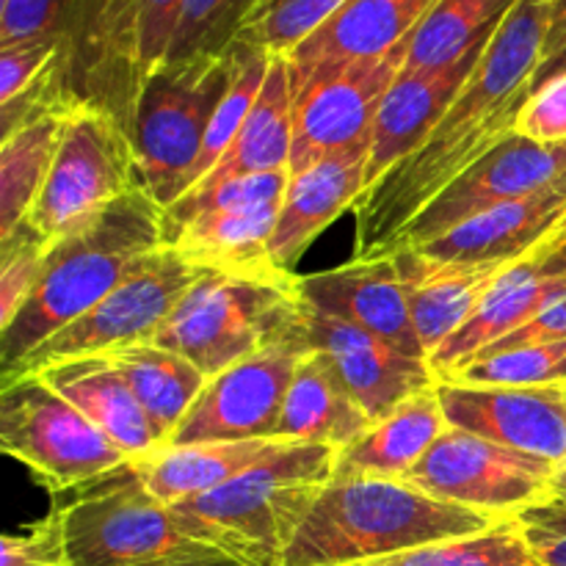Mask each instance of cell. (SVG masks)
<instances>
[{
  "instance_id": "1",
  "label": "cell",
  "mask_w": 566,
  "mask_h": 566,
  "mask_svg": "<svg viewBox=\"0 0 566 566\" xmlns=\"http://www.w3.org/2000/svg\"><path fill=\"white\" fill-rule=\"evenodd\" d=\"M553 0H517L429 138L354 208V258H385L398 232L459 175L514 133L551 36Z\"/></svg>"
},
{
  "instance_id": "2",
  "label": "cell",
  "mask_w": 566,
  "mask_h": 566,
  "mask_svg": "<svg viewBox=\"0 0 566 566\" xmlns=\"http://www.w3.org/2000/svg\"><path fill=\"white\" fill-rule=\"evenodd\" d=\"M160 247L164 208L144 188L55 238L31 298L0 332V368H14L48 337L86 315Z\"/></svg>"
},
{
  "instance_id": "3",
  "label": "cell",
  "mask_w": 566,
  "mask_h": 566,
  "mask_svg": "<svg viewBox=\"0 0 566 566\" xmlns=\"http://www.w3.org/2000/svg\"><path fill=\"white\" fill-rule=\"evenodd\" d=\"M501 520L426 495L403 479H332L282 566H357L473 536Z\"/></svg>"
},
{
  "instance_id": "4",
  "label": "cell",
  "mask_w": 566,
  "mask_h": 566,
  "mask_svg": "<svg viewBox=\"0 0 566 566\" xmlns=\"http://www.w3.org/2000/svg\"><path fill=\"white\" fill-rule=\"evenodd\" d=\"M337 448L285 442L219 490L175 503L193 539L243 566H282L321 492L335 479Z\"/></svg>"
},
{
  "instance_id": "5",
  "label": "cell",
  "mask_w": 566,
  "mask_h": 566,
  "mask_svg": "<svg viewBox=\"0 0 566 566\" xmlns=\"http://www.w3.org/2000/svg\"><path fill=\"white\" fill-rule=\"evenodd\" d=\"M296 276L205 271L153 343L191 359L210 379L271 346L310 340L307 310L298 296Z\"/></svg>"
},
{
  "instance_id": "6",
  "label": "cell",
  "mask_w": 566,
  "mask_h": 566,
  "mask_svg": "<svg viewBox=\"0 0 566 566\" xmlns=\"http://www.w3.org/2000/svg\"><path fill=\"white\" fill-rule=\"evenodd\" d=\"M70 566H175L224 556L193 539L144 481L136 459L53 495Z\"/></svg>"
},
{
  "instance_id": "7",
  "label": "cell",
  "mask_w": 566,
  "mask_h": 566,
  "mask_svg": "<svg viewBox=\"0 0 566 566\" xmlns=\"http://www.w3.org/2000/svg\"><path fill=\"white\" fill-rule=\"evenodd\" d=\"M238 50L164 64L147 75L133 105L130 130L142 186L160 208L191 188L205 133L235 77Z\"/></svg>"
},
{
  "instance_id": "8",
  "label": "cell",
  "mask_w": 566,
  "mask_h": 566,
  "mask_svg": "<svg viewBox=\"0 0 566 566\" xmlns=\"http://www.w3.org/2000/svg\"><path fill=\"white\" fill-rule=\"evenodd\" d=\"M291 171L235 177L193 188L164 210V243L202 271L271 276V238Z\"/></svg>"
},
{
  "instance_id": "9",
  "label": "cell",
  "mask_w": 566,
  "mask_h": 566,
  "mask_svg": "<svg viewBox=\"0 0 566 566\" xmlns=\"http://www.w3.org/2000/svg\"><path fill=\"white\" fill-rule=\"evenodd\" d=\"M136 188H144L142 171L125 122L99 105L75 99L64 116L42 193L22 227L50 247Z\"/></svg>"
},
{
  "instance_id": "10",
  "label": "cell",
  "mask_w": 566,
  "mask_h": 566,
  "mask_svg": "<svg viewBox=\"0 0 566 566\" xmlns=\"http://www.w3.org/2000/svg\"><path fill=\"white\" fill-rule=\"evenodd\" d=\"M0 448L25 464L50 495L75 490L130 462L39 374L3 379Z\"/></svg>"
},
{
  "instance_id": "11",
  "label": "cell",
  "mask_w": 566,
  "mask_h": 566,
  "mask_svg": "<svg viewBox=\"0 0 566 566\" xmlns=\"http://www.w3.org/2000/svg\"><path fill=\"white\" fill-rule=\"evenodd\" d=\"M202 274L205 271L199 265H193L177 249L164 243L153 254H147L86 315L48 337L42 346L22 357L14 368L3 370V379L36 374L44 365L61 363V359L103 354L116 346H125V343L153 340L160 326L166 324V318L175 313L188 287Z\"/></svg>"
},
{
  "instance_id": "12",
  "label": "cell",
  "mask_w": 566,
  "mask_h": 566,
  "mask_svg": "<svg viewBox=\"0 0 566 566\" xmlns=\"http://www.w3.org/2000/svg\"><path fill=\"white\" fill-rule=\"evenodd\" d=\"M562 468L448 426L403 481L426 495L497 520L520 517L551 497Z\"/></svg>"
},
{
  "instance_id": "13",
  "label": "cell",
  "mask_w": 566,
  "mask_h": 566,
  "mask_svg": "<svg viewBox=\"0 0 566 566\" xmlns=\"http://www.w3.org/2000/svg\"><path fill=\"white\" fill-rule=\"evenodd\" d=\"M307 352L310 340L280 343L210 376L164 448L276 440L287 387Z\"/></svg>"
},
{
  "instance_id": "14",
  "label": "cell",
  "mask_w": 566,
  "mask_h": 566,
  "mask_svg": "<svg viewBox=\"0 0 566 566\" xmlns=\"http://www.w3.org/2000/svg\"><path fill=\"white\" fill-rule=\"evenodd\" d=\"M566 177V142L539 144L512 133L492 153L475 160L440 197L426 205L396 235L387 254L398 249H420L451 232L453 227L475 219L484 210L512 199L531 197Z\"/></svg>"
},
{
  "instance_id": "15",
  "label": "cell",
  "mask_w": 566,
  "mask_h": 566,
  "mask_svg": "<svg viewBox=\"0 0 566 566\" xmlns=\"http://www.w3.org/2000/svg\"><path fill=\"white\" fill-rule=\"evenodd\" d=\"M409 39L379 59L332 66L296 86L291 175L370 136L376 111L407 64Z\"/></svg>"
},
{
  "instance_id": "16",
  "label": "cell",
  "mask_w": 566,
  "mask_h": 566,
  "mask_svg": "<svg viewBox=\"0 0 566 566\" xmlns=\"http://www.w3.org/2000/svg\"><path fill=\"white\" fill-rule=\"evenodd\" d=\"M566 293V227L531 249L523 258L512 260L497 274L484 302L479 304L470 321L459 326L440 348L429 357L437 379L451 376L470 359L481 357L486 348L501 343L520 326L542 313L551 302Z\"/></svg>"
},
{
  "instance_id": "17",
  "label": "cell",
  "mask_w": 566,
  "mask_h": 566,
  "mask_svg": "<svg viewBox=\"0 0 566 566\" xmlns=\"http://www.w3.org/2000/svg\"><path fill=\"white\" fill-rule=\"evenodd\" d=\"M448 426L566 470V385L484 387L437 381Z\"/></svg>"
},
{
  "instance_id": "18",
  "label": "cell",
  "mask_w": 566,
  "mask_h": 566,
  "mask_svg": "<svg viewBox=\"0 0 566 566\" xmlns=\"http://www.w3.org/2000/svg\"><path fill=\"white\" fill-rule=\"evenodd\" d=\"M304 310L310 346L329 359L335 374L374 423L440 381L429 359L412 357L392 343L310 304H304Z\"/></svg>"
},
{
  "instance_id": "19",
  "label": "cell",
  "mask_w": 566,
  "mask_h": 566,
  "mask_svg": "<svg viewBox=\"0 0 566 566\" xmlns=\"http://www.w3.org/2000/svg\"><path fill=\"white\" fill-rule=\"evenodd\" d=\"M296 287L302 302L310 307L348 321L412 357L429 359L415 332L407 293L392 254L368 260L354 258L352 263L337 269L296 276Z\"/></svg>"
},
{
  "instance_id": "20",
  "label": "cell",
  "mask_w": 566,
  "mask_h": 566,
  "mask_svg": "<svg viewBox=\"0 0 566 566\" xmlns=\"http://www.w3.org/2000/svg\"><path fill=\"white\" fill-rule=\"evenodd\" d=\"M368 155L370 136H365L363 142L337 149L298 175H291L269 249L271 265L280 274L296 276L298 260L315 238L346 210L357 208L359 197L368 191Z\"/></svg>"
},
{
  "instance_id": "21",
  "label": "cell",
  "mask_w": 566,
  "mask_h": 566,
  "mask_svg": "<svg viewBox=\"0 0 566 566\" xmlns=\"http://www.w3.org/2000/svg\"><path fill=\"white\" fill-rule=\"evenodd\" d=\"M490 39L475 44L464 59L453 61L451 66H442V70H401V75L387 88L385 99L376 111L374 127H370L368 188L379 182L392 166L409 158L434 133V127L440 125L464 83L473 75Z\"/></svg>"
},
{
  "instance_id": "22",
  "label": "cell",
  "mask_w": 566,
  "mask_h": 566,
  "mask_svg": "<svg viewBox=\"0 0 566 566\" xmlns=\"http://www.w3.org/2000/svg\"><path fill=\"white\" fill-rule=\"evenodd\" d=\"M437 0H348L291 55L293 83L332 66L379 59L401 48Z\"/></svg>"
},
{
  "instance_id": "23",
  "label": "cell",
  "mask_w": 566,
  "mask_h": 566,
  "mask_svg": "<svg viewBox=\"0 0 566 566\" xmlns=\"http://www.w3.org/2000/svg\"><path fill=\"white\" fill-rule=\"evenodd\" d=\"M392 258L401 274L415 332L429 357L459 326L468 324L497 274L512 263V260H490V263L434 260L420 249H398Z\"/></svg>"
},
{
  "instance_id": "24",
  "label": "cell",
  "mask_w": 566,
  "mask_h": 566,
  "mask_svg": "<svg viewBox=\"0 0 566 566\" xmlns=\"http://www.w3.org/2000/svg\"><path fill=\"white\" fill-rule=\"evenodd\" d=\"M566 227V177L531 193L484 210L475 219L453 227L442 238L420 247L434 260L457 263H490L517 260L562 232Z\"/></svg>"
},
{
  "instance_id": "25",
  "label": "cell",
  "mask_w": 566,
  "mask_h": 566,
  "mask_svg": "<svg viewBox=\"0 0 566 566\" xmlns=\"http://www.w3.org/2000/svg\"><path fill=\"white\" fill-rule=\"evenodd\" d=\"M36 374L130 459H147L164 448V437L105 354L61 359Z\"/></svg>"
},
{
  "instance_id": "26",
  "label": "cell",
  "mask_w": 566,
  "mask_h": 566,
  "mask_svg": "<svg viewBox=\"0 0 566 566\" xmlns=\"http://www.w3.org/2000/svg\"><path fill=\"white\" fill-rule=\"evenodd\" d=\"M293 114H296V83L287 55H271L263 88L243 122L224 158L193 188H210L235 177L291 171ZM191 188V191H193ZM188 193V191H186Z\"/></svg>"
},
{
  "instance_id": "27",
  "label": "cell",
  "mask_w": 566,
  "mask_h": 566,
  "mask_svg": "<svg viewBox=\"0 0 566 566\" xmlns=\"http://www.w3.org/2000/svg\"><path fill=\"white\" fill-rule=\"evenodd\" d=\"M446 431L448 418L434 385L403 401L387 418L376 420L352 446L340 448L335 459V479H407Z\"/></svg>"
},
{
  "instance_id": "28",
  "label": "cell",
  "mask_w": 566,
  "mask_h": 566,
  "mask_svg": "<svg viewBox=\"0 0 566 566\" xmlns=\"http://www.w3.org/2000/svg\"><path fill=\"white\" fill-rule=\"evenodd\" d=\"M370 426L374 420L348 392L329 359L315 348L304 354L282 403L276 440L329 446L340 451L363 437Z\"/></svg>"
},
{
  "instance_id": "29",
  "label": "cell",
  "mask_w": 566,
  "mask_h": 566,
  "mask_svg": "<svg viewBox=\"0 0 566 566\" xmlns=\"http://www.w3.org/2000/svg\"><path fill=\"white\" fill-rule=\"evenodd\" d=\"M72 97L53 99L3 133L0 147V241L9 238L36 205L59 149Z\"/></svg>"
},
{
  "instance_id": "30",
  "label": "cell",
  "mask_w": 566,
  "mask_h": 566,
  "mask_svg": "<svg viewBox=\"0 0 566 566\" xmlns=\"http://www.w3.org/2000/svg\"><path fill=\"white\" fill-rule=\"evenodd\" d=\"M287 440H241V442H202V446L160 448L147 459H136L149 490L166 503L188 501L219 490L227 481L252 470Z\"/></svg>"
},
{
  "instance_id": "31",
  "label": "cell",
  "mask_w": 566,
  "mask_h": 566,
  "mask_svg": "<svg viewBox=\"0 0 566 566\" xmlns=\"http://www.w3.org/2000/svg\"><path fill=\"white\" fill-rule=\"evenodd\" d=\"M103 354L119 370L122 379L130 385L133 396L149 415L166 446L202 392L208 376L191 359L153 340L125 343V346H116Z\"/></svg>"
},
{
  "instance_id": "32",
  "label": "cell",
  "mask_w": 566,
  "mask_h": 566,
  "mask_svg": "<svg viewBox=\"0 0 566 566\" xmlns=\"http://www.w3.org/2000/svg\"><path fill=\"white\" fill-rule=\"evenodd\" d=\"M517 0H437L409 36V72H429L464 59L475 44L486 42Z\"/></svg>"
},
{
  "instance_id": "33",
  "label": "cell",
  "mask_w": 566,
  "mask_h": 566,
  "mask_svg": "<svg viewBox=\"0 0 566 566\" xmlns=\"http://www.w3.org/2000/svg\"><path fill=\"white\" fill-rule=\"evenodd\" d=\"M357 566H545L517 517L501 520L473 536L437 542L401 556Z\"/></svg>"
},
{
  "instance_id": "34",
  "label": "cell",
  "mask_w": 566,
  "mask_h": 566,
  "mask_svg": "<svg viewBox=\"0 0 566 566\" xmlns=\"http://www.w3.org/2000/svg\"><path fill=\"white\" fill-rule=\"evenodd\" d=\"M260 6L263 0H182L164 64L227 53Z\"/></svg>"
},
{
  "instance_id": "35",
  "label": "cell",
  "mask_w": 566,
  "mask_h": 566,
  "mask_svg": "<svg viewBox=\"0 0 566 566\" xmlns=\"http://www.w3.org/2000/svg\"><path fill=\"white\" fill-rule=\"evenodd\" d=\"M446 381L484 387H551L566 385V340L490 352L470 359Z\"/></svg>"
},
{
  "instance_id": "36",
  "label": "cell",
  "mask_w": 566,
  "mask_h": 566,
  "mask_svg": "<svg viewBox=\"0 0 566 566\" xmlns=\"http://www.w3.org/2000/svg\"><path fill=\"white\" fill-rule=\"evenodd\" d=\"M348 0H263L235 44L263 55H291Z\"/></svg>"
},
{
  "instance_id": "37",
  "label": "cell",
  "mask_w": 566,
  "mask_h": 566,
  "mask_svg": "<svg viewBox=\"0 0 566 566\" xmlns=\"http://www.w3.org/2000/svg\"><path fill=\"white\" fill-rule=\"evenodd\" d=\"M0 249H3L0 252V332H3L22 304L31 298L42 274L48 243L20 224L0 241Z\"/></svg>"
},
{
  "instance_id": "38",
  "label": "cell",
  "mask_w": 566,
  "mask_h": 566,
  "mask_svg": "<svg viewBox=\"0 0 566 566\" xmlns=\"http://www.w3.org/2000/svg\"><path fill=\"white\" fill-rule=\"evenodd\" d=\"M77 0H0V48L33 39H64Z\"/></svg>"
},
{
  "instance_id": "39",
  "label": "cell",
  "mask_w": 566,
  "mask_h": 566,
  "mask_svg": "<svg viewBox=\"0 0 566 566\" xmlns=\"http://www.w3.org/2000/svg\"><path fill=\"white\" fill-rule=\"evenodd\" d=\"M514 133L539 144L566 142V70L531 88L514 122Z\"/></svg>"
},
{
  "instance_id": "40",
  "label": "cell",
  "mask_w": 566,
  "mask_h": 566,
  "mask_svg": "<svg viewBox=\"0 0 566 566\" xmlns=\"http://www.w3.org/2000/svg\"><path fill=\"white\" fill-rule=\"evenodd\" d=\"M3 566H70L59 514L50 509L48 517L20 534H6L0 545Z\"/></svg>"
},
{
  "instance_id": "41",
  "label": "cell",
  "mask_w": 566,
  "mask_h": 566,
  "mask_svg": "<svg viewBox=\"0 0 566 566\" xmlns=\"http://www.w3.org/2000/svg\"><path fill=\"white\" fill-rule=\"evenodd\" d=\"M182 0H136L138 14V72L142 83L164 66L175 36Z\"/></svg>"
},
{
  "instance_id": "42",
  "label": "cell",
  "mask_w": 566,
  "mask_h": 566,
  "mask_svg": "<svg viewBox=\"0 0 566 566\" xmlns=\"http://www.w3.org/2000/svg\"><path fill=\"white\" fill-rule=\"evenodd\" d=\"M556 340H566V293L564 296H558L556 302L547 304L536 318H531L528 324L520 326L517 332H512V335L503 337L501 343L486 348L484 354L506 352V348H517V346H531V343H556Z\"/></svg>"
},
{
  "instance_id": "43",
  "label": "cell",
  "mask_w": 566,
  "mask_h": 566,
  "mask_svg": "<svg viewBox=\"0 0 566 566\" xmlns=\"http://www.w3.org/2000/svg\"><path fill=\"white\" fill-rule=\"evenodd\" d=\"M517 520L531 536H566V470L558 475L551 497L523 512Z\"/></svg>"
},
{
  "instance_id": "44",
  "label": "cell",
  "mask_w": 566,
  "mask_h": 566,
  "mask_svg": "<svg viewBox=\"0 0 566 566\" xmlns=\"http://www.w3.org/2000/svg\"><path fill=\"white\" fill-rule=\"evenodd\" d=\"M528 534V531H525ZM531 545L539 553L545 566H566V536H531Z\"/></svg>"
},
{
  "instance_id": "45",
  "label": "cell",
  "mask_w": 566,
  "mask_h": 566,
  "mask_svg": "<svg viewBox=\"0 0 566 566\" xmlns=\"http://www.w3.org/2000/svg\"><path fill=\"white\" fill-rule=\"evenodd\" d=\"M566 44V0H553V20H551V36H547V50L545 61L553 53H558ZM542 61V64H545Z\"/></svg>"
},
{
  "instance_id": "46",
  "label": "cell",
  "mask_w": 566,
  "mask_h": 566,
  "mask_svg": "<svg viewBox=\"0 0 566 566\" xmlns=\"http://www.w3.org/2000/svg\"><path fill=\"white\" fill-rule=\"evenodd\" d=\"M562 70H566V44L562 50H558V53H553L551 59L545 61V64L539 66V75H536V81H534V86L539 81H545V77H551V75H556V72H562Z\"/></svg>"
},
{
  "instance_id": "47",
  "label": "cell",
  "mask_w": 566,
  "mask_h": 566,
  "mask_svg": "<svg viewBox=\"0 0 566 566\" xmlns=\"http://www.w3.org/2000/svg\"><path fill=\"white\" fill-rule=\"evenodd\" d=\"M175 566H243V564L232 562L230 556H210V558H197V562H186V564H175Z\"/></svg>"
}]
</instances>
